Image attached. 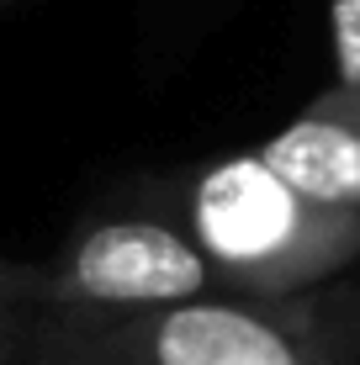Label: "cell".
<instances>
[{"label": "cell", "instance_id": "obj_1", "mask_svg": "<svg viewBox=\"0 0 360 365\" xmlns=\"http://www.w3.org/2000/svg\"><path fill=\"white\" fill-rule=\"evenodd\" d=\"M32 365H360V281L297 297L37 307Z\"/></svg>", "mask_w": 360, "mask_h": 365}, {"label": "cell", "instance_id": "obj_2", "mask_svg": "<svg viewBox=\"0 0 360 365\" xmlns=\"http://www.w3.org/2000/svg\"><path fill=\"white\" fill-rule=\"evenodd\" d=\"M202 244L233 297H297L360 265V212L292 191L265 159L222 154L159 201Z\"/></svg>", "mask_w": 360, "mask_h": 365}, {"label": "cell", "instance_id": "obj_3", "mask_svg": "<svg viewBox=\"0 0 360 365\" xmlns=\"http://www.w3.org/2000/svg\"><path fill=\"white\" fill-rule=\"evenodd\" d=\"M228 297V281L191 233L159 212H101L48 259L43 307H165Z\"/></svg>", "mask_w": 360, "mask_h": 365}, {"label": "cell", "instance_id": "obj_4", "mask_svg": "<svg viewBox=\"0 0 360 365\" xmlns=\"http://www.w3.org/2000/svg\"><path fill=\"white\" fill-rule=\"evenodd\" d=\"M254 154L307 201L360 212V91L334 80Z\"/></svg>", "mask_w": 360, "mask_h": 365}, {"label": "cell", "instance_id": "obj_5", "mask_svg": "<svg viewBox=\"0 0 360 365\" xmlns=\"http://www.w3.org/2000/svg\"><path fill=\"white\" fill-rule=\"evenodd\" d=\"M329 6V53L334 80L360 91V0H324Z\"/></svg>", "mask_w": 360, "mask_h": 365}, {"label": "cell", "instance_id": "obj_6", "mask_svg": "<svg viewBox=\"0 0 360 365\" xmlns=\"http://www.w3.org/2000/svg\"><path fill=\"white\" fill-rule=\"evenodd\" d=\"M43 297H48V265L0 255V312H11V307H43Z\"/></svg>", "mask_w": 360, "mask_h": 365}, {"label": "cell", "instance_id": "obj_7", "mask_svg": "<svg viewBox=\"0 0 360 365\" xmlns=\"http://www.w3.org/2000/svg\"><path fill=\"white\" fill-rule=\"evenodd\" d=\"M32 312L37 307L0 312V365H32Z\"/></svg>", "mask_w": 360, "mask_h": 365}, {"label": "cell", "instance_id": "obj_8", "mask_svg": "<svg viewBox=\"0 0 360 365\" xmlns=\"http://www.w3.org/2000/svg\"><path fill=\"white\" fill-rule=\"evenodd\" d=\"M6 6H16V0H0V11H6Z\"/></svg>", "mask_w": 360, "mask_h": 365}]
</instances>
